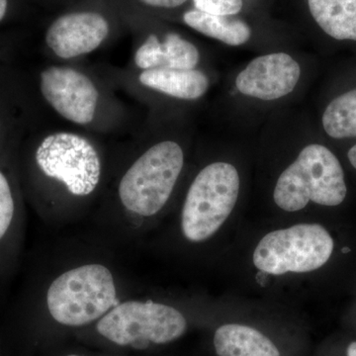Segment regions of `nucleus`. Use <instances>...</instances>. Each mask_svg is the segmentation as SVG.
I'll return each instance as SVG.
<instances>
[{
	"label": "nucleus",
	"instance_id": "1",
	"mask_svg": "<svg viewBox=\"0 0 356 356\" xmlns=\"http://www.w3.org/2000/svg\"><path fill=\"white\" fill-rule=\"evenodd\" d=\"M348 193L343 166L331 149L308 145L284 170L274 188L273 199L280 209L297 212L308 203L337 206Z\"/></svg>",
	"mask_w": 356,
	"mask_h": 356
},
{
	"label": "nucleus",
	"instance_id": "2",
	"mask_svg": "<svg viewBox=\"0 0 356 356\" xmlns=\"http://www.w3.org/2000/svg\"><path fill=\"white\" fill-rule=\"evenodd\" d=\"M240 175L233 165L218 161L205 166L192 182L182 209L187 240L201 243L216 234L235 208Z\"/></svg>",
	"mask_w": 356,
	"mask_h": 356
},
{
	"label": "nucleus",
	"instance_id": "3",
	"mask_svg": "<svg viewBox=\"0 0 356 356\" xmlns=\"http://www.w3.org/2000/svg\"><path fill=\"white\" fill-rule=\"evenodd\" d=\"M113 276L102 264H88L67 271L53 281L47 305L54 320L70 327L89 324L115 305Z\"/></svg>",
	"mask_w": 356,
	"mask_h": 356
},
{
	"label": "nucleus",
	"instance_id": "4",
	"mask_svg": "<svg viewBox=\"0 0 356 356\" xmlns=\"http://www.w3.org/2000/svg\"><path fill=\"white\" fill-rule=\"evenodd\" d=\"M184 163V151L173 140L149 147L121 179L119 196L124 207L140 216L156 215L172 195Z\"/></svg>",
	"mask_w": 356,
	"mask_h": 356
},
{
	"label": "nucleus",
	"instance_id": "5",
	"mask_svg": "<svg viewBox=\"0 0 356 356\" xmlns=\"http://www.w3.org/2000/svg\"><path fill=\"white\" fill-rule=\"evenodd\" d=\"M332 250L334 240L324 227L295 225L264 236L255 248L254 264L274 275L310 273L327 264Z\"/></svg>",
	"mask_w": 356,
	"mask_h": 356
},
{
	"label": "nucleus",
	"instance_id": "6",
	"mask_svg": "<svg viewBox=\"0 0 356 356\" xmlns=\"http://www.w3.org/2000/svg\"><path fill=\"white\" fill-rule=\"evenodd\" d=\"M187 323L172 307L129 301L115 307L98 322L97 331L118 346L144 350L149 343H172L184 336Z\"/></svg>",
	"mask_w": 356,
	"mask_h": 356
},
{
	"label": "nucleus",
	"instance_id": "7",
	"mask_svg": "<svg viewBox=\"0 0 356 356\" xmlns=\"http://www.w3.org/2000/svg\"><path fill=\"white\" fill-rule=\"evenodd\" d=\"M36 161L47 177L64 184L74 195H89L99 184L102 163L97 151L76 134L48 136L37 149Z\"/></svg>",
	"mask_w": 356,
	"mask_h": 356
},
{
	"label": "nucleus",
	"instance_id": "8",
	"mask_svg": "<svg viewBox=\"0 0 356 356\" xmlns=\"http://www.w3.org/2000/svg\"><path fill=\"white\" fill-rule=\"evenodd\" d=\"M44 99L65 119L88 125L95 119L98 93L88 76L67 67H50L41 72Z\"/></svg>",
	"mask_w": 356,
	"mask_h": 356
},
{
	"label": "nucleus",
	"instance_id": "9",
	"mask_svg": "<svg viewBox=\"0 0 356 356\" xmlns=\"http://www.w3.org/2000/svg\"><path fill=\"white\" fill-rule=\"evenodd\" d=\"M301 77V67L286 53L259 56L248 63L236 79L238 92L247 97L273 102L292 92Z\"/></svg>",
	"mask_w": 356,
	"mask_h": 356
},
{
	"label": "nucleus",
	"instance_id": "10",
	"mask_svg": "<svg viewBox=\"0 0 356 356\" xmlns=\"http://www.w3.org/2000/svg\"><path fill=\"white\" fill-rule=\"evenodd\" d=\"M108 33V22L100 14L70 13L54 21L47 31L46 43L58 58L69 60L96 50Z\"/></svg>",
	"mask_w": 356,
	"mask_h": 356
},
{
	"label": "nucleus",
	"instance_id": "11",
	"mask_svg": "<svg viewBox=\"0 0 356 356\" xmlns=\"http://www.w3.org/2000/svg\"><path fill=\"white\" fill-rule=\"evenodd\" d=\"M140 83L147 88L172 97L196 100L209 88V79L201 70H175L168 67L147 70L140 72Z\"/></svg>",
	"mask_w": 356,
	"mask_h": 356
},
{
	"label": "nucleus",
	"instance_id": "12",
	"mask_svg": "<svg viewBox=\"0 0 356 356\" xmlns=\"http://www.w3.org/2000/svg\"><path fill=\"white\" fill-rule=\"evenodd\" d=\"M214 346L219 356H280L268 337L248 325H222L215 332Z\"/></svg>",
	"mask_w": 356,
	"mask_h": 356
},
{
	"label": "nucleus",
	"instance_id": "13",
	"mask_svg": "<svg viewBox=\"0 0 356 356\" xmlns=\"http://www.w3.org/2000/svg\"><path fill=\"white\" fill-rule=\"evenodd\" d=\"M321 29L339 41L356 42V0H308Z\"/></svg>",
	"mask_w": 356,
	"mask_h": 356
},
{
	"label": "nucleus",
	"instance_id": "14",
	"mask_svg": "<svg viewBox=\"0 0 356 356\" xmlns=\"http://www.w3.org/2000/svg\"><path fill=\"white\" fill-rule=\"evenodd\" d=\"M184 20L192 29L228 46H242L252 37V29L247 23L229 16L212 15L193 9L184 13Z\"/></svg>",
	"mask_w": 356,
	"mask_h": 356
},
{
	"label": "nucleus",
	"instance_id": "15",
	"mask_svg": "<svg viewBox=\"0 0 356 356\" xmlns=\"http://www.w3.org/2000/svg\"><path fill=\"white\" fill-rule=\"evenodd\" d=\"M322 125L332 139L356 137V88L337 96L329 103L323 113Z\"/></svg>",
	"mask_w": 356,
	"mask_h": 356
},
{
	"label": "nucleus",
	"instance_id": "16",
	"mask_svg": "<svg viewBox=\"0 0 356 356\" xmlns=\"http://www.w3.org/2000/svg\"><path fill=\"white\" fill-rule=\"evenodd\" d=\"M200 60L195 44L175 33L166 35L161 42V67L175 70H194Z\"/></svg>",
	"mask_w": 356,
	"mask_h": 356
},
{
	"label": "nucleus",
	"instance_id": "17",
	"mask_svg": "<svg viewBox=\"0 0 356 356\" xmlns=\"http://www.w3.org/2000/svg\"><path fill=\"white\" fill-rule=\"evenodd\" d=\"M161 42L156 35H149L138 49L135 64L143 70L158 69L161 65Z\"/></svg>",
	"mask_w": 356,
	"mask_h": 356
},
{
	"label": "nucleus",
	"instance_id": "18",
	"mask_svg": "<svg viewBox=\"0 0 356 356\" xmlns=\"http://www.w3.org/2000/svg\"><path fill=\"white\" fill-rule=\"evenodd\" d=\"M196 10L212 15L232 16L240 13L243 0H193Z\"/></svg>",
	"mask_w": 356,
	"mask_h": 356
},
{
	"label": "nucleus",
	"instance_id": "19",
	"mask_svg": "<svg viewBox=\"0 0 356 356\" xmlns=\"http://www.w3.org/2000/svg\"><path fill=\"white\" fill-rule=\"evenodd\" d=\"M14 215V201L10 186L3 173L0 172V240L10 227Z\"/></svg>",
	"mask_w": 356,
	"mask_h": 356
},
{
	"label": "nucleus",
	"instance_id": "20",
	"mask_svg": "<svg viewBox=\"0 0 356 356\" xmlns=\"http://www.w3.org/2000/svg\"><path fill=\"white\" fill-rule=\"evenodd\" d=\"M140 1L149 6L175 8V7L182 6L187 0H140Z\"/></svg>",
	"mask_w": 356,
	"mask_h": 356
},
{
	"label": "nucleus",
	"instance_id": "21",
	"mask_svg": "<svg viewBox=\"0 0 356 356\" xmlns=\"http://www.w3.org/2000/svg\"><path fill=\"white\" fill-rule=\"evenodd\" d=\"M348 159H350L351 165L356 170V145L351 147L348 154Z\"/></svg>",
	"mask_w": 356,
	"mask_h": 356
},
{
	"label": "nucleus",
	"instance_id": "22",
	"mask_svg": "<svg viewBox=\"0 0 356 356\" xmlns=\"http://www.w3.org/2000/svg\"><path fill=\"white\" fill-rule=\"evenodd\" d=\"M7 10V0H0V21L3 19Z\"/></svg>",
	"mask_w": 356,
	"mask_h": 356
},
{
	"label": "nucleus",
	"instance_id": "23",
	"mask_svg": "<svg viewBox=\"0 0 356 356\" xmlns=\"http://www.w3.org/2000/svg\"><path fill=\"white\" fill-rule=\"evenodd\" d=\"M348 356H356V341H353L348 346Z\"/></svg>",
	"mask_w": 356,
	"mask_h": 356
},
{
	"label": "nucleus",
	"instance_id": "24",
	"mask_svg": "<svg viewBox=\"0 0 356 356\" xmlns=\"http://www.w3.org/2000/svg\"><path fill=\"white\" fill-rule=\"evenodd\" d=\"M67 356H79V355H67Z\"/></svg>",
	"mask_w": 356,
	"mask_h": 356
}]
</instances>
